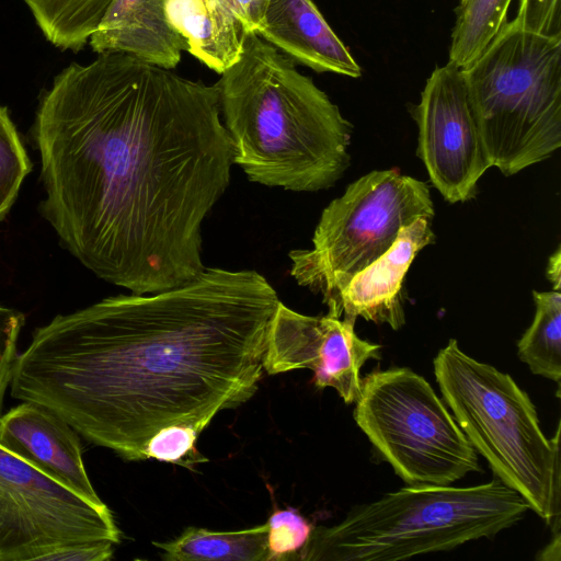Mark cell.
Here are the masks:
<instances>
[{
  "instance_id": "cell-1",
  "label": "cell",
  "mask_w": 561,
  "mask_h": 561,
  "mask_svg": "<svg viewBox=\"0 0 561 561\" xmlns=\"http://www.w3.org/2000/svg\"><path fill=\"white\" fill-rule=\"evenodd\" d=\"M32 138L41 214L96 277L144 295L205 270L202 225L233 165L215 84L101 53L54 78Z\"/></svg>"
},
{
  "instance_id": "cell-2",
  "label": "cell",
  "mask_w": 561,
  "mask_h": 561,
  "mask_svg": "<svg viewBox=\"0 0 561 561\" xmlns=\"http://www.w3.org/2000/svg\"><path fill=\"white\" fill-rule=\"evenodd\" d=\"M279 301L259 272L219 267L167 290L104 298L33 332L11 396L126 460L146 459L158 432L201 433L254 394Z\"/></svg>"
},
{
  "instance_id": "cell-5",
  "label": "cell",
  "mask_w": 561,
  "mask_h": 561,
  "mask_svg": "<svg viewBox=\"0 0 561 561\" xmlns=\"http://www.w3.org/2000/svg\"><path fill=\"white\" fill-rule=\"evenodd\" d=\"M433 366L444 403L493 476L559 530L560 423L548 439L528 393L508 374L466 354L455 339L438 351Z\"/></svg>"
},
{
  "instance_id": "cell-27",
  "label": "cell",
  "mask_w": 561,
  "mask_h": 561,
  "mask_svg": "<svg viewBox=\"0 0 561 561\" xmlns=\"http://www.w3.org/2000/svg\"><path fill=\"white\" fill-rule=\"evenodd\" d=\"M240 22L245 34L256 33L267 0H218Z\"/></svg>"
},
{
  "instance_id": "cell-8",
  "label": "cell",
  "mask_w": 561,
  "mask_h": 561,
  "mask_svg": "<svg viewBox=\"0 0 561 561\" xmlns=\"http://www.w3.org/2000/svg\"><path fill=\"white\" fill-rule=\"evenodd\" d=\"M353 416L408 486L451 485L481 471L477 451L444 401L408 367L365 375Z\"/></svg>"
},
{
  "instance_id": "cell-3",
  "label": "cell",
  "mask_w": 561,
  "mask_h": 561,
  "mask_svg": "<svg viewBox=\"0 0 561 561\" xmlns=\"http://www.w3.org/2000/svg\"><path fill=\"white\" fill-rule=\"evenodd\" d=\"M233 164L293 192L333 186L351 163L353 125L313 80L255 33L215 83Z\"/></svg>"
},
{
  "instance_id": "cell-26",
  "label": "cell",
  "mask_w": 561,
  "mask_h": 561,
  "mask_svg": "<svg viewBox=\"0 0 561 561\" xmlns=\"http://www.w3.org/2000/svg\"><path fill=\"white\" fill-rule=\"evenodd\" d=\"M112 542H93L62 547L54 550L44 560L53 561H104L113 556Z\"/></svg>"
},
{
  "instance_id": "cell-4",
  "label": "cell",
  "mask_w": 561,
  "mask_h": 561,
  "mask_svg": "<svg viewBox=\"0 0 561 561\" xmlns=\"http://www.w3.org/2000/svg\"><path fill=\"white\" fill-rule=\"evenodd\" d=\"M528 503L497 478L467 488L405 486L313 527L296 560L392 561L449 551L517 524Z\"/></svg>"
},
{
  "instance_id": "cell-23",
  "label": "cell",
  "mask_w": 561,
  "mask_h": 561,
  "mask_svg": "<svg viewBox=\"0 0 561 561\" xmlns=\"http://www.w3.org/2000/svg\"><path fill=\"white\" fill-rule=\"evenodd\" d=\"M198 435V432L187 426L167 427L151 437L145 450V458L193 470L195 466L208 461L195 446Z\"/></svg>"
},
{
  "instance_id": "cell-28",
  "label": "cell",
  "mask_w": 561,
  "mask_h": 561,
  "mask_svg": "<svg viewBox=\"0 0 561 561\" xmlns=\"http://www.w3.org/2000/svg\"><path fill=\"white\" fill-rule=\"evenodd\" d=\"M547 277L553 286L554 290L560 291L561 285V250L558 248L550 256L547 266Z\"/></svg>"
},
{
  "instance_id": "cell-13",
  "label": "cell",
  "mask_w": 561,
  "mask_h": 561,
  "mask_svg": "<svg viewBox=\"0 0 561 561\" xmlns=\"http://www.w3.org/2000/svg\"><path fill=\"white\" fill-rule=\"evenodd\" d=\"M435 242L432 218L421 217L399 232L392 247L357 273L328 306V314L355 322L357 317L399 330L405 323L402 294L416 254Z\"/></svg>"
},
{
  "instance_id": "cell-18",
  "label": "cell",
  "mask_w": 561,
  "mask_h": 561,
  "mask_svg": "<svg viewBox=\"0 0 561 561\" xmlns=\"http://www.w3.org/2000/svg\"><path fill=\"white\" fill-rule=\"evenodd\" d=\"M113 0H24L46 39L79 50L98 30Z\"/></svg>"
},
{
  "instance_id": "cell-9",
  "label": "cell",
  "mask_w": 561,
  "mask_h": 561,
  "mask_svg": "<svg viewBox=\"0 0 561 561\" xmlns=\"http://www.w3.org/2000/svg\"><path fill=\"white\" fill-rule=\"evenodd\" d=\"M110 508L96 505L0 445V561L44 560L56 549L119 542Z\"/></svg>"
},
{
  "instance_id": "cell-29",
  "label": "cell",
  "mask_w": 561,
  "mask_h": 561,
  "mask_svg": "<svg viewBox=\"0 0 561 561\" xmlns=\"http://www.w3.org/2000/svg\"><path fill=\"white\" fill-rule=\"evenodd\" d=\"M552 533V541L549 542V545L539 552V554L537 556L538 560H560V529Z\"/></svg>"
},
{
  "instance_id": "cell-19",
  "label": "cell",
  "mask_w": 561,
  "mask_h": 561,
  "mask_svg": "<svg viewBox=\"0 0 561 561\" xmlns=\"http://www.w3.org/2000/svg\"><path fill=\"white\" fill-rule=\"evenodd\" d=\"M535 316L517 342V355L535 375L561 381V294L533 291Z\"/></svg>"
},
{
  "instance_id": "cell-7",
  "label": "cell",
  "mask_w": 561,
  "mask_h": 561,
  "mask_svg": "<svg viewBox=\"0 0 561 561\" xmlns=\"http://www.w3.org/2000/svg\"><path fill=\"white\" fill-rule=\"evenodd\" d=\"M434 213L425 182L394 169L371 171L323 209L311 249L289 252L290 275L329 306L392 247L401 229Z\"/></svg>"
},
{
  "instance_id": "cell-21",
  "label": "cell",
  "mask_w": 561,
  "mask_h": 561,
  "mask_svg": "<svg viewBox=\"0 0 561 561\" xmlns=\"http://www.w3.org/2000/svg\"><path fill=\"white\" fill-rule=\"evenodd\" d=\"M32 171L31 159L8 108L0 104V222L14 205Z\"/></svg>"
},
{
  "instance_id": "cell-16",
  "label": "cell",
  "mask_w": 561,
  "mask_h": 561,
  "mask_svg": "<svg viewBox=\"0 0 561 561\" xmlns=\"http://www.w3.org/2000/svg\"><path fill=\"white\" fill-rule=\"evenodd\" d=\"M165 12L186 51L209 69L221 75L239 60L247 34L218 0H167Z\"/></svg>"
},
{
  "instance_id": "cell-17",
  "label": "cell",
  "mask_w": 561,
  "mask_h": 561,
  "mask_svg": "<svg viewBox=\"0 0 561 561\" xmlns=\"http://www.w3.org/2000/svg\"><path fill=\"white\" fill-rule=\"evenodd\" d=\"M267 524L236 531L187 527L178 538L153 542L167 561H268Z\"/></svg>"
},
{
  "instance_id": "cell-20",
  "label": "cell",
  "mask_w": 561,
  "mask_h": 561,
  "mask_svg": "<svg viewBox=\"0 0 561 561\" xmlns=\"http://www.w3.org/2000/svg\"><path fill=\"white\" fill-rule=\"evenodd\" d=\"M512 0H459L449 61L459 69L472 64L492 43L506 20Z\"/></svg>"
},
{
  "instance_id": "cell-6",
  "label": "cell",
  "mask_w": 561,
  "mask_h": 561,
  "mask_svg": "<svg viewBox=\"0 0 561 561\" xmlns=\"http://www.w3.org/2000/svg\"><path fill=\"white\" fill-rule=\"evenodd\" d=\"M461 72L492 167L511 176L560 148L561 36L507 21Z\"/></svg>"
},
{
  "instance_id": "cell-25",
  "label": "cell",
  "mask_w": 561,
  "mask_h": 561,
  "mask_svg": "<svg viewBox=\"0 0 561 561\" xmlns=\"http://www.w3.org/2000/svg\"><path fill=\"white\" fill-rule=\"evenodd\" d=\"M519 27L545 36H561L560 0H519L512 20Z\"/></svg>"
},
{
  "instance_id": "cell-24",
  "label": "cell",
  "mask_w": 561,
  "mask_h": 561,
  "mask_svg": "<svg viewBox=\"0 0 561 561\" xmlns=\"http://www.w3.org/2000/svg\"><path fill=\"white\" fill-rule=\"evenodd\" d=\"M25 317L18 310L0 305V412L11 383L18 359V343Z\"/></svg>"
},
{
  "instance_id": "cell-10",
  "label": "cell",
  "mask_w": 561,
  "mask_h": 561,
  "mask_svg": "<svg viewBox=\"0 0 561 561\" xmlns=\"http://www.w3.org/2000/svg\"><path fill=\"white\" fill-rule=\"evenodd\" d=\"M412 116L419 129L416 154L434 187L451 204L473 198L492 164L461 69L450 62L435 68Z\"/></svg>"
},
{
  "instance_id": "cell-12",
  "label": "cell",
  "mask_w": 561,
  "mask_h": 561,
  "mask_svg": "<svg viewBox=\"0 0 561 561\" xmlns=\"http://www.w3.org/2000/svg\"><path fill=\"white\" fill-rule=\"evenodd\" d=\"M0 445L85 500L105 504L88 477L78 433L47 408L22 401L1 415Z\"/></svg>"
},
{
  "instance_id": "cell-22",
  "label": "cell",
  "mask_w": 561,
  "mask_h": 561,
  "mask_svg": "<svg viewBox=\"0 0 561 561\" xmlns=\"http://www.w3.org/2000/svg\"><path fill=\"white\" fill-rule=\"evenodd\" d=\"M268 561L296 560L313 526L295 508L275 510L266 522Z\"/></svg>"
},
{
  "instance_id": "cell-15",
  "label": "cell",
  "mask_w": 561,
  "mask_h": 561,
  "mask_svg": "<svg viewBox=\"0 0 561 561\" xmlns=\"http://www.w3.org/2000/svg\"><path fill=\"white\" fill-rule=\"evenodd\" d=\"M167 0H113L89 44L98 53H122L174 69L186 51L185 39L165 12Z\"/></svg>"
},
{
  "instance_id": "cell-14",
  "label": "cell",
  "mask_w": 561,
  "mask_h": 561,
  "mask_svg": "<svg viewBox=\"0 0 561 561\" xmlns=\"http://www.w3.org/2000/svg\"><path fill=\"white\" fill-rule=\"evenodd\" d=\"M257 34L294 64L351 78L362 69L312 0H267Z\"/></svg>"
},
{
  "instance_id": "cell-11",
  "label": "cell",
  "mask_w": 561,
  "mask_h": 561,
  "mask_svg": "<svg viewBox=\"0 0 561 561\" xmlns=\"http://www.w3.org/2000/svg\"><path fill=\"white\" fill-rule=\"evenodd\" d=\"M355 322L325 316H306L282 301L270 323L263 369L270 375L308 368L319 389L336 390L346 404L360 391V368L381 358V345L358 337Z\"/></svg>"
}]
</instances>
